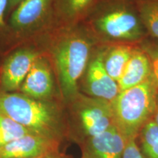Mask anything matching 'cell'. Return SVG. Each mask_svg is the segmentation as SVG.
Listing matches in <instances>:
<instances>
[{
  "mask_svg": "<svg viewBox=\"0 0 158 158\" xmlns=\"http://www.w3.org/2000/svg\"><path fill=\"white\" fill-rule=\"evenodd\" d=\"M59 141L34 133L0 147V158H34L57 152Z\"/></svg>",
  "mask_w": 158,
  "mask_h": 158,
  "instance_id": "10",
  "label": "cell"
},
{
  "mask_svg": "<svg viewBox=\"0 0 158 158\" xmlns=\"http://www.w3.org/2000/svg\"><path fill=\"white\" fill-rule=\"evenodd\" d=\"M10 0H0V39L5 41L7 30V12Z\"/></svg>",
  "mask_w": 158,
  "mask_h": 158,
  "instance_id": "20",
  "label": "cell"
},
{
  "mask_svg": "<svg viewBox=\"0 0 158 158\" xmlns=\"http://www.w3.org/2000/svg\"><path fill=\"white\" fill-rule=\"evenodd\" d=\"M147 34L158 40V0H135Z\"/></svg>",
  "mask_w": 158,
  "mask_h": 158,
  "instance_id": "16",
  "label": "cell"
},
{
  "mask_svg": "<svg viewBox=\"0 0 158 158\" xmlns=\"http://www.w3.org/2000/svg\"><path fill=\"white\" fill-rule=\"evenodd\" d=\"M135 45L105 44L103 63L108 75L118 83L129 62Z\"/></svg>",
  "mask_w": 158,
  "mask_h": 158,
  "instance_id": "14",
  "label": "cell"
},
{
  "mask_svg": "<svg viewBox=\"0 0 158 158\" xmlns=\"http://www.w3.org/2000/svg\"><path fill=\"white\" fill-rule=\"evenodd\" d=\"M68 131L86 141L114 125L111 102L79 92L64 105Z\"/></svg>",
  "mask_w": 158,
  "mask_h": 158,
  "instance_id": "6",
  "label": "cell"
},
{
  "mask_svg": "<svg viewBox=\"0 0 158 158\" xmlns=\"http://www.w3.org/2000/svg\"><path fill=\"white\" fill-rule=\"evenodd\" d=\"M42 53L35 43L11 49L0 67V92H19L35 59Z\"/></svg>",
  "mask_w": 158,
  "mask_h": 158,
  "instance_id": "8",
  "label": "cell"
},
{
  "mask_svg": "<svg viewBox=\"0 0 158 158\" xmlns=\"http://www.w3.org/2000/svg\"><path fill=\"white\" fill-rule=\"evenodd\" d=\"M51 28L52 0H23L7 18L4 42L13 48L35 43Z\"/></svg>",
  "mask_w": 158,
  "mask_h": 158,
  "instance_id": "5",
  "label": "cell"
},
{
  "mask_svg": "<svg viewBox=\"0 0 158 158\" xmlns=\"http://www.w3.org/2000/svg\"><path fill=\"white\" fill-rule=\"evenodd\" d=\"M136 140L130 139L126 141L122 158H143Z\"/></svg>",
  "mask_w": 158,
  "mask_h": 158,
  "instance_id": "19",
  "label": "cell"
},
{
  "mask_svg": "<svg viewBox=\"0 0 158 158\" xmlns=\"http://www.w3.org/2000/svg\"><path fill=\"white\" fill-rule=\"evenodd\" d=\"M138 138V147L143 158H158V126L152 118L142 127Z\"/></svg>",
  "mask_w": 158,
  "mask_h": 158,
  "instance_id": "15",
  "label": "cell"
},
{
  "mask_svg": "<svg viewBox=\"0 0 158 158\" xmlns=\"http://www.w3.org/2000/svg\"><path fill=\"white\" fill-rule=\"evenodd\" d=\"M158 86L153 76L142 84L122 91L111 102L114 125L126 141L137 139L147 122L153 118Z\"/></svg>",
  "mask_w": 158,
  "mask_h": 158,
  "instance_id": "4",
  "label": "cell"
},
{
  "mask_svg": "<svg viewBox=\"0 0 158 158\" xmlns=\"http://www.w3.org/2000/svg\"><path fill=\"white\" fill-rule=\"evenodd\" d=\"M152 119L154 120V122H155L156 124L158 126V95L157 98V103H156L155 111V114H154Z\"/></svg>",
  "mask_w": 158,
  "mask_h": 158,
  "instance_id": "23",
  "label": "cell"
},
{
  "mask_svg": "<svg viewBox=\"0 0 158 158\" xmlns=\"http://www.w3.org/2000/svg\"><path fill=\"white\" fill-rule=\"evenodd\" d=\"M126 141L114 125L84 141L83 158H122Z\"/></svg>",
  "mask_w": 158,
  "mask_h": 158,
  "instance_id": "11",
  "label": "cell"
},
{
  "mask_svg": "<svg viewBox=\"0 0 158 158\" xmlns=\"http://www.w3.org/2000/svg\"><path fill=\"white\" fill-rule=\"evenodd\" d=\"M97 1L52 0L51 30L82 23Z\"/></svg>",
  "mask_w": 158,
  "mask_h": 158,
  "instance_id": "12",
  "label": "cell"
},
{
  "mask_svg": "<svg viewBox=\"0 0 158 158\" xmlns=\"http://www.w3.org/2000/svg\"><path fill=\"white\" fill-rule=\"evenodd\" d=\"M0 112L31 133L56 141L68 132L64 105L61 100H37L20 92H0Z\"/></svg>",
  "mask_w": 158,
  "mask_h": 158,
  "instance_id": "3",
  "label": "cell"
},
{
  "mask_svg": "<svg viewBox=\"0 0 158 158\" xmlns=\"http://www.w3.org/2000/svg\"><path fill=\"white\" fill-rule=\"evenodd\" d=\"M152 76L150 59L139 45H135L131 56L118 81L120 92L142 84Z\"/></svg>",
  "mask_w": 158,
  "mask_h": 158,
  "instance_id": "13",
  "label": "cell"
},
{
  "mask_svg": "<svg viewBox=\"0 0 158 158\" xmlns=\"http://www.w3.org/2000/svg\"><path fill=\"white\" fill-rule=\"evenodd\" d=\"M139 46L149 56L152 70V76L158 86V42L145 39L139 43Z\"/></svg>",
  "mask_w": 158,
  "mask_h": 158,
  "instance_id": "18",
  "label": "cell"
},
{
  "mask_svg": "<svg viewBox=\"0 0 158 158\" xmlns=\"http://www.w3.org/2000/svg\"><path fill=\"white\" fill-rule=\"evenodd\" d=\"M82 23L99 44H139L147 35L135 0H98Z\"/></svg>",
  "mask_w": 158,
  "mask_h": 158,
  "instance_id": "2",
  "label": "cell"
},
{
  "mask_svg": "<svg viewBox=\"0 0 158 158\" xmlns=\"http://www.w3.org/2000/svg\"><path fill=\"white\" fill-rule=\"evenodd\" d=\"M34 158H62V157H60L58 155V154H57V152H55L45 154V155L38 156V157H34Z\"/></svg>",
  "mask_w": 158,
  "mask_h": 158,
  "instance_id": "22",
  "label": "cell"
},
{
  "mask_svg": "<svg viewBox=\"0 0 158 158\" xmlns=\"http://www.w3.org/2000/svg\"><path fill=\"white\" fill-rule=\"evenodd\" d=\"M23 1V0H10L9 2V5H8V7H7V18L10 13L14 10L15 7H17L18 5H19L21 2Z\"/></svg>",
  "mask_w": 158,
  "mask_h": 158,
  "instance_id": "21",
  "label": "cell"
},
{
  "mask_svg": "<svg viewBox=\"0 0 158 158\" xmlns=\"http://www.w3.org/2000/svg\"><path fill=\"white\" fill-rule=\"evenodd\" d=\"M35 43L50 60L61 100L68 103L80 92L81 79L99 43L83 23L53 29Z\"/></svg>",
  "mask_w": 158,
  "mask_h": 158,
  "instance_id": "1",
  "label": "cell"
},
{
  "mask_svg": "<svg viewBox=\"0 0 158 158\" xmlns=\"http://www.w3.org/2000/svg\"><path fill=\"white\" fill-rule=\"evenodd\" d=\"M18 92L37 100H61L54 69L46 55L42 53L35 59Z\"/></svg>",
  "mask_w": 158,
  "mask_h": 158,
  "instance_id": "9",
  "label": "cell"
},
{
  "mask_svg": "<svg viewBox=\"0 0 158 158\" xmlns=\"http://www.w3.org/2000/svg\"><path fill=\"white\" fill-rule=\"evenodd\" d=\"M104 49L105 44H98L94 48L81 79L79 91L87 96L111 102L119 94L120 89L118 83L105 68Z\"/></svg>",
  "mask_w": 158,
  "mask_h": 158,
  "instance_id": "7",
  "label": "cell"
},
{
  "mask_svg": "<svg viewBox=\"0 0 158 158\" xmlns=\"http://www.w3.org/2000/svg\"><path fill=\"white\" fill-rule=\"evenodd\" d=\"M29 133L27 128L0 112V147Z\"/></svg>",
  "mask_w": 158,
  "mask_h": 158,
  "instance_id": "17",
  "label": "cell"
}]
</instances>
